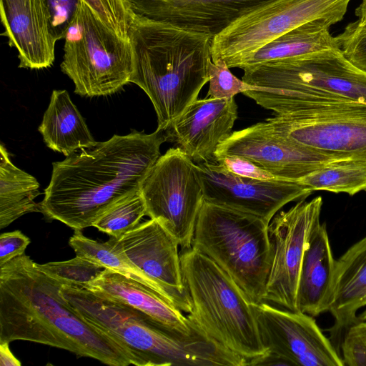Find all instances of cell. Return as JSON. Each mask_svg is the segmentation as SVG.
Wrapping results in <instances>:
<instances>
[{"mask_svg": "<svg viewBox=\"0 0 366 366\" xmlns=\"http://www.w3.org/2000/svg\"><path fill=\"white\" fill-rule=\"evenodd\" d=\"M168 140L165 131H133L52 164L41 212L74 231L92 227L110 207L141 190Z\"/></svg>", "mask_w": 366, "mask_h": 366, "instance_id": "cell-1", "label": "cell"}, {"mask_svg": "<svg viewBox=\"0 0 366 366\" xmlns=\"http://www.w3.org/2000/svg\"><path fill=\"white\" fill-rule=\"evenodd\" d=\"M63 285L25 254L0 266V342L26 340L110 366L132 364L121 345L66 302L60 292Z\"/></svg>", "mask_w": 366, "mask_h": 366, "instance_id": "cell-2", "label": "cell"}, {"mask_svg": "<svg viewBox=\"0 0 366 366\" xmlns=\"http://www.w3.org/2000/svg\"><path fill=\"white\" fill-rule=\"evenodd\" d=\"M212 39L206 33L134 16L129 32L133 56L129 82L149 97L157 129L167 130L209 81Z\"/></svg>", "mask_w": 366, "mask_h": 366, "instance_id": "cell-3", "label": "cell"}, {"mask_svg": "<svg viewBox=\"0 0 366 366\" xmlns=\"http://www.w3.org/2000/svg\"><path fill=\"white\" fill-rule=\"evenodd\" d=\"M61 295L86 322L121 345L137 366H245L247 360L211 339L203 330L187 335L145 313L63 285Z\"/></svg>", "mask_w": 366, "mask_h": 366, "instance_id": "cell-4", "label": "cell"}, {"mask_svg": "<svg viewBox=\"0 0 366 366\" xmlns=\"http://www.w3.org/2000/svg\"><path fill=\"white\" fill-rule=\"evenodd\" d=\"M180 260L192 304L189 319L248 363L265 355L251 302L233 279L192 247L182 250Z\"/></svg>", "mask_w": 366, "mask_h": 366, "instance_id": "cell-5", "label": "cell"}, {"mask_svg": "<svg viewBox=\"0 0 366 366\" xmlns=\"http://www.w3.org/2000/svg\"><path fill=\"white\" fill-rule=\"evenodd\" d=\"M268 222L204 200L192 247L226 272L251 302H263L272 264Z\"/></svg>", "mask_w": 366, "mask_h": 366, "instance_id": "cell-6", "label": "cell"}, {"mask_svg": "<svg viewBox=\"0 0 366 366\" xmlns=\"http://www.w3.org/2000/svg\"><path fill=\"white\" fill-rule=\"evenodd\" d=\"M242 80L282 101L350 100L366 104V73L341 49L271 61L242 69Z\"/></svg>", "mask_w": 366, "mask_h": 366, "instance_id": "cell-7", "label": "cell"}, {"mask_svg": "<svg viewBox=\"0 0 366 366\" xmlns=\"http://www.w3.org/2000/svg\"><path fill=\"white\" fill-rule=\"evenodd\" d=\"M265 123L278 134L340 160L366 162V104L350 100L272 102Z\"/></svg>", "mask_w": 366, "mask_h": 366, "instance_id": "cell-8", "label": "cell"}, {"mask_svg": "<svg viewBox=\"0 0 366 366\" xmlns=\"http://www.w3.org/2000/svg\"><path fill=\"white\" fill-rule=\"evenodd\" d=\"M64 39L61 69L72 80L76 94L107 96L129 82V40L108 28L83 0Z\"/></svg>", "mask_w": 366, "mask_h": 366, "instance_id": "cell-9", "label": "cell"}, {"mask_svg": "<svg viewBox=\"0 0 366 366\" xmlns=\"http://www.w3.org/2000/svg\"><path fill=\"white\" fill-rule=\"evenodd\" d=\"M352 0H272L233 21L215 35L212 60L239 68L255 51L277 37L306 23L341 21Z\"/></svg>", "mask_w": 366, "mask_h": 366, "instance_id": "cell-10", "label": "cell"}, {"mask_svg": "<svg viewBox=\"0 0 366 366\" xmlns=\"http://www.w3.org/2000/svg\"><path fill=\"white\" fill-rule=\"evenodd\" d=\"M141 192L147 215L159 222L177 241L182 250L191 248L204 202L197 164L179 148L169 149L152 168Z\"/></svg>", "mask_w": 366, "mask_h": 366, "instance_id": "cell-11", "label": "cell"}, {"mask_svg": "<svg viewBox=\"0 0 366 366\" xmlns=\"http://www.w3.org/2000/svg\"><path fill=\"white\" fill-rule=\"evenodd\" d=\"M322 198L298 201L287 211L276 214L268 232L272 264L263 302L292 312H300L297 290L307 239L320 222Z\"/></svg>", "mask_w": 366, "mask_h": 366, "instance_id": "cell-12", "label": "cell"}, {"mask_svg": "<svg viewBox=\"0 0 366 366\" xmlns=\"http://www.w3.org/2000/svg\"><path fill=\"white\" fill-rule=\"evenodd\" d=\"M251 305L267 352L286 365L344 366L342 357L312 316L265 302H251Z\"/></svg>", "mask_w": 366, "mask_h": 366, "instance_id": "cell-13", "label": "cell"}, {"mask_svg": "<svg viewBox=\"0 0 366 366\" xmlns=\"http://www.w3.org/2000/svg\"><path fill=\"white\" fill-rule=\"evenodd\" d=\"M196 164L204 201L252 214L268 223L285 205L313 192L299 181L256 179L234 174L217 162Z\"/></svg>", "mask_w": 366, "mask_h": 366, "instance_id": "cell-14", "label": "cell"}, {"mask_svg": "<svg viewBox=\"0 0 366 366\" xmlns=\"http://www.w3.org/2000/svg\"><path fill=\"white\" fill-rule=\"evenodd\" d=\"M113 239L126 257L157 285L164 300L187 315L192 312L179 244L159 222L150 218Z\"/></svg>", "mask_w": 366, "mask_h": 366, "instance_id": "cell-15", "label": "cell"}, {"mask_svg": "<svg viewBox=\"0 0 366 366\" xmlns=\"http://www.w3.org/2000/svg\"><path fill=\"white\" fill-rule=\"evenodd\" d=\"M245 157L281 179L299 181L325 165L340 160L297 143L271 129L265 122L232 132L215 152Z\"/></svg>", "mask_w": 366, "mask_h": 366, "instance_id": "cell-16", "label": "cell"}, {"mask_svg": "<svg viewBox=\"0 0 366 366\" xmlns=\"http://www.w3.org/2000/svg\"><path fill=\"white\" fill-rule=\"evenodd\" d=\"M237 117L234 98L206 97L192 102L165 132L194 162H216L215 152L232 134Z\"/></svg>", "mask_w": 366, "mask_h": 366, "instance_id": "cell-17", "label": "cell"}, {"mask_svg": "<svg viewBox=\"0 0 366 366\" xmlns=\"http://www.w3.org/2000/svg\"><path fill=\"white\" fill-rule=\"evenodd\" d=\"M3 36L18 51L19 68L40 69L54 61V40L44 0H0Z\"/></svg>", "mask_w": 366, "mask_h": 366, "instance_id": "cell-18", "label": "cell"}, {"mask_svg": "<svg viewBox=\"0 0 366 366\" xmlns=\"http://www.w3.org/2000/svg\"><path fill=\"white\" fill-rule=\"evenodd\" d=\"M272 0H146L152 21L213 37L233 21Z\"/></svg>", "mask_w": 366, "mask_h": 366, "instance_id": "cell-19", "label": "cell"}, {"mask_svg": "<svg viewBox=\"0 0 366 366\" xmlns=\"http://www.w3.org/2000/svg\"><path fill=\"white\" fill-rule=\"evenodd\" d=\"M82 288L97 296L141 311L182 334L191 335L202 330L185 313L158 294L114 270L104 269Z\"/></svg>", "mask_w": 366, "mask_h": 366, "instance_id": "cell-20", "label": "cell"}, {"mask_svg": "<svg viewBox=\"0 0 366 366\" xmlns=\"http://www.w3.org/2000/svg\"><path fill=\"white\" fill-rule=\"evenodd\" d=\"M335 264L326 224L320 222L305 243L297 290L300 312L315 317L329 310Z\"/></svg>", "mask_w": 366, "mask_h": 366, "instance_id": "cell-21", "label": "cell"}, {"mask_svg": "<svg viewBox=\"0 0 366 366\" xmlns=\"http://www.w3.org/2000/svg\"><path fill=\"white\" fill-rule=\"evenodd\" d=\"M366 306V237L352 244L336 260L329 310L335 322L332 338L339 337L360 320L357 311Z\"/></svg>", "mask_w": 366, "mask_h": 366, "instance_id": "cell-22", "label": "cell"}, {"mask_svg": "<svg viewBox=\"0 0 366 366\" xmlns=\"http://www.w3.org/2000/svg\"><path fill=\"white\" fill-rule=\"evenodd\" d=\"M39 132L47 147L66 157L97 143L66 90L52 92Z\"/></svg>", "mask_w": 366, "mask_h": 366, "instance_id": "cell-23", "label": "cell"}, {"mask_svg": "<svg viewBox=\"0 0 366 366\" xmlns=\"http://www.w3.org/2000/svg\"><path fill=\"white\" fill-rule=\"evenodd\" d=\"M330 24L321 20L302 24L255 51L243 61L239 69L340 49L336 37L330 33Z\"/></svg>", "mask_w": 366, "mask_h": 366, "instance_id": "cell-24", "label": "cell"}, {"mask_svg": "<svg viewBox=\"0 0 366 366\" xmlns=\"http://www.w3.org/2000/svg\"><path fill=\"white\" fill-rule=\"evenodd\" d=\"M36 179L16 167L9 154L0 145V229L9 226L20 217L41 212L34 199L40 194Z\"/></svg>", "mask_w": 366, "mask_h": 366, "instance_id": "cell-25", "label": "cell"}, {"mask_svg": "<svg viewBox=\"0 0 366 366\" xmlns=\"http://www.w3.org/2000/svg\"><path fill=\"white\" fill-rule=\"evenodd\" d=\"M69 244L76 255L92 261L105 269L120 273L162 297L157 285L126 257L113 237H110L105 242H99L85 237L81 231H74Z\"/></svg>", "mask_w": 366, "mask_h": 366, "instance_id": "cell-26", "label": "cell"}, {"mask_svg": "<svg viewBox=\"0 0 366 366\" xmlns=\"http://www.w3.org/2000/svg\"><path fill=\"white\" fill-rule=\"evenodd\" d=\"M313 192L345 193L353 196L366 191V162L344 160L331 162L299 180Z\"/></svg>", "mask_w": 366, "mask_h": 366, "instance_id": "cell-27", "label": "cell"}, {"mask_svg": "<svg viewBox=\"0 0 366 366\" xmlns=\"http://www.w3.org/2000/svg\"><path fill=\"white\" fill-rule=\"evenodd\" d=\"M145 215L147 208L140 190L110 207L92 227L110 237L119 238L137 226Z\"/></svg>", "mask_w": 366, "mask_h": 366, "instance_id": "cell-28", "label": "cell"}, {"mask_svg": "<svg viewBox=\"0 0 366 366\" xmlns=\"http://www.w3.org/2000/svg\"><path fill=\"white\" fill-rule=\"evenodd\" d=\"M36 265L42 272L64 285L80 287L95 280L105 269L92 261L77 255L66 261L36 263Z\"/></svg>", "mask_w": 366, "mask_h": 366, "instance_id": "cell-29", "label": "cell"}, {"mask_svg": "<svg viewBox=\"0 0 366 366\" xmlns=\"http://www.w3.org/2000/svg\"><path fill=\"white\" fill-rule=\"evenodd\" d=\"M102 22L115 34L129 40L134 19L127 0H83Z\"/></svg>", "mask_w": 366, "mask_h": 366, "instance_id": "cell-30", "label": "cell"}, {"mask_svg": "<svg viewBox=\"0 0 366 366\" xmlns=\"http://www.w3.org/2000/svg\"><path fill=\"white\" fill-rule=\"evenodd\" d=\"M223 60L213 62L209 66V90L207 97L217 99H230L238 94H243L250 84L238 79L229 70Z\"/></svg>", "mask_w": 366, "mask_h": 366, "instance_id": "cell-31", "label": "cell"}, {"mask_svg": "<svg viewBox=\"0 0 366 366\" xmlns=\"http://www.w3.org/2000/svg\"><path fill=\"white\" fill-rule=\"evenodd\" d=\"M335 37L345 57L366 73V24L357 19Z\"/></svg>", "mask_w": 366, "mask_h": 366, "instance_id": "cell-32", "label": "cell"}, {"mask_svg": "<svg viewBox=\"0 0 366 366\" xmlns=\"http://www.w3.org/2000/svg\"><path fill=\"white\" fill-rule=\"evenodd\" d=\"M81 0H44L49 28L54 40L64 38Z\"/></svg>", "mask_w": 366, "mask_h": 366, "instance_id": "cell-33", "label": "cell"}, {"mask_svg": "<svg viewBox=\"0 0 366 366\" xmlns=\"http://www.w3.org/2000/svg\"><path fill=\"white\" fill-rule=\"evenodd\" d=\"M216 162L230 172L240 177L264 180L284 179L271 174L249 159L239 155H224L217 158Z\"/></svg>", "mask_w": 366, "mask_h": 366, "instance_id": "cell-34", "label": "cell"}, {"mask_svg": "<svg viewBox=\"0 0 366 366\" xmlns=\"http://www.w3.org/2000/svg\"><path fill=\"white\" fill-rule=\"evenodd\" d=\"M344 365L366 366V341L351 327L341 344Z\"/></svg>", "mask_w": 366, "mask_h": 366, "instance_id": "cell-35", "label": "cell"}, {"mask_svg": "<svg viewBox=\"0 0 366 366\" xmlns=\"http://www.w3.org/2000/svg\"><path fill=\"white\" fill-rule=\"evenodd\" d=\"M30 239L19 230L2 233L0 236V266L24 254Z\"/></svg>", "mask_w": 366, "mask_h": 366, "instance_id": "cell-36", "label": "cell"}, {"mask_svg": "<svg viewBox=\"0 0 366 366\" xmlns=\"http://www.w3.org/2000/svg\"><path fill=\"white\" fill-rule=\"evenodd\" d=\"M0 365L20 366L21 362L15 357L9 348V342H0Z\"/></svg>", "mask_w": 366, "mask_h": 366, "instance_id": "cell-37", "label": "cell"}, {"mask_svg": "<svg viewBox=\"0 0 366 366\" xmlns=\"http://www.w3.org/2000/svg\"><path fill=\"white\" fill-rule=\"evenodd\" d=\"M351 328L357 332L366 341V320H360L358 323L352 325Z\"/></svg>", "mask_w": 366, "mask_h": 366, "instance_id": "cell-38", "label": "cell"}, {"mask_svg": "<svg viewBox=\"0 0 366 366\" xmlns=\"http://www.w3.org/2000/svg\"><path fill=\"white\" fill-rule=\"evenodd\" d=\"M366 15V0H362L361 3L355 9V16L361 18Z\"/></svg>", "mask_w": 366, "mask_h": 366, "instance_id": "cell-39", "label": "cell"}, {"mask_svg": "<svg viewBox=\"0 0 366 366\" xmlns=\"http://www.w3.org/2000/svg\"><path fill=\"white\" fill-rule=\"evenodd\" d=\"M360 320L361 321L366 320V310L361 314V316L360 317Z\"/></svg>", "mask_w": 366, "mask_h": 366, "instance_id": "cell-40", "label": "cell"}]
</instances>
